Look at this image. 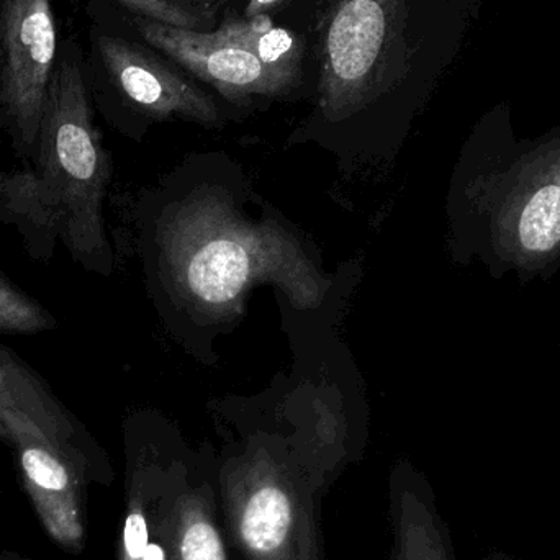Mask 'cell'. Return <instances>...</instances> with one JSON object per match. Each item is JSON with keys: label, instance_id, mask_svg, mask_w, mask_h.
Returning <instances> with one entry per match:
<instances>
[{"label": "cell", "instance_id": "2e32d148", "mask_svg": "<svg viewBox=\"0 0 560 560\" xmlns=\"http://www.w3.org/2000/svg\"><path fill=\"white\" fill-rule=\"evenodd\" d=\"M287 0H246L245 9L240 13H232V15L240 16L243 20L256 19V16L269 15L279 9Z\"/></svg>", "mask_w": 560, "mask_h": 560}, {"label": "cell", "instance_id": "7c38bea8", "mask_svg": "<svg viewBox=\"0 0 560 560\" xmlns=\"http://www.w3.org/2000/svg\"><path fill=\"white\" fill-rule=\"evenodd\" d=\"M56 319L28 293L0 275V331L35 335L55 328Z\"/></svg>", "mask_w": 560, "mask_h": 560}, {"label": "cell", "instance_id": "4fadbf2b", "mask_svg": "<svg viewBox=\"0 0 560 560\" xmlns=\"http://www.w3.org/2000/svg\"><path fill=\"white\" fill-rule=\"evenodd\" d=\"M180 560H226L225 548L215 526L203 515L184 518L179 533Z\"/></svg>", "mask_w": 560, "mask_h": 560}, {"label": "cell", "instance_id": "30bf717a", "mask_svg": "<svg viewBox=\"0 0 560 560\" xmlns=\"http://www.w3.org/2000/svg\"><path fill=\"white\" fill-rule=\"evenodd\" d=\"M238 526L243 545L253 555H278L292 533L293 506L289 495L275 483L256 487L243 505Z\"/></svg>", "mask_w": 560, "mask_h": 560}, {"label": "cell", "instance_id": "9a60e30c", "mask_svg": "<svg viewBox=\"0 0 560 560\" xmlns=\"http://www.w3.org/2000/svg\"><path fill=\"white\" fill-rule=\"evenodd\" d=\"M408 560H444L440 538L427 516L418 520L408 538Z\"/></svg>", "mask_w": 560, "mask_h": 560}, {"label": "cell", "instance_id": "52a82bcc", "mask_svg": "<svg viewBox=\"0 0 560 560\" xmlns=\"http://www.w3.org/2000/svg\"><path fill=\"white\" fill-rule=\"evenodd\" d=\"M85 9L124 23L138 38L176 61L197 81L215 89L236 110L253 108L261 101L289 97L302 88V82L269 68L252 49L233 42L219 28L210 32L177 28L92 3Z\"/></svg>", "mask_w": 560, "mask_h": 560}, {"label": "cell", "instance_id": "9c48e42d", "mask_svg": "<svg viewBox=\"0 0 560 560\" xmlns=\"http://www.w3.org/2000/svg\"><path fill=\"white\" fill-rule=\"evenodd\" d=\"M223 35L245 48L252 49L266 66L283 72L299 82H305L306 43L292 30L262 15L252 20L226 15L219 26Z\"/></svg>", "mask_w": 560, "mask_h": 560}, {"label": "cell", "instance_id": "3957f363", "mask_svg": "<svg viewBox=\"0 0 560 560\" xmlns=\"http://www.w3.org/2000/svg\"><path fill=\"white\" fill-rule=\"evenodd\" d=\"M85 51L74 36L59 43L32 167L0 173V222L16 226L35 259L56 242L98 276L114 272L104 199L110 160L94 120Z\"/></svg>", "mask_w": 560, "mask_h": 560}, {"label": "cell", "instance_id": "5bb4252c", "mask_svg": "<svg viewBox=\"0 0 560 560\" xmlns=\"http://www.w3.org/2000/svg\"><path fill=\"white\" fill-rule=\"evenodd\" d=\"M150 545L147 518L137 502L131 503L124 526V560H143Z\"/></svg>", "mask_w": 560, "mask_h": 560}, {"label": "cell", "instance_id": "277c9868", "mask_svg": "<svg viewBox=\"0 0 560 560\" xmlns=\"http://www.w3.org/2000/svg\"><path fill=\"white\" fill-rule=\"evenodd\" d=\"M85 51L89 88L95 108L128 138L140 140L148 128L183 120L222 128L232 118L215 95L176 61L138 38L124 23L88 12Z\"/></svg>", "mask_w": 560, "mask_h": 560}, {"label": "cell", "instance_id": "e0dca14e", "mask_svg": "<svg viewBox=\"0 0 560 560\" xmlns=\"http://www.w3.org/2000/svg\"><path fill=\"white\" fill-rule=\"evenodd\" d=\"M143 560H164V551L158 545H148Z\"/></svg>", "mask_w": 560, "mask_h": 560}, {"label": "cell", "instance_id": "ba28073f", "mask_svg": "<svg viewBox=\"0 0 560 560\" xmlns=\"http://www.w3.org/2000/svg\"><path fill=\"white\" fill-rule=\"evenodd\" d=\"M493 242L518 268H541L560 252V138L526 154L492 215Z\"/></svg>", "mask_w": 560, "mask_h": 560}, {"label": "cell", "instance_id": "7a4b0ae2", "mask_svg": "<svg viewBox=\"0 0 560 560\" xmlns=\"http://www.w3.org/2000/svg\"><path fill=\"white\" fill-rule=\"evenodd\" d=\"M469 19L470 0H318L312 108L289 143L319 144L345 166L392 160Z\"/></svg>", "mask_w": 560, "mask_h": 560}, {"label": "cell", "instance_id": "8992f818", "mask_svg": "<svg viewBox=\"0 0 560 560\" xmlns=\"http://www.w3.org/2000/svg\"><path fill=\"white\" fill-rule=\"evenodd\" d=\"M0 440L15 450L23 486L48 535L68 551L84 542V483L92 450L62 440L0 395Z\"/></svg>", "mask_w": 560, "mask_h": 560}, {"label": "cell", "instance_id": "ac0fdd59", "mask_svg": "<svg viewBox=\"0 0 560 560\" xmlns=\"http://www.w3.org/2000/svg\"><path fill=\"white\" fill-rule=\"evenodd\" d=\"M180 2L186 3V5L196 7V9L209 10V12H213L212 7H210V3H212L213 0H180Z\"/></svg>", "mask_w": 560, "mask_h": 560}, {"label": "cell", "instance_id": "6da1fadb", "mask_svg": "<svg viewBox=\"0 0 560 560\" xmlns=\"http://www.w3.org/2000/svg\"><path fill=\"white\" fill-rule=\"evenodd\" d=\"M258 194L235 161L194 156L161 179L138 209L148 290L166 328L200 361L245 315L255 287L272 283L295 308H318L332 278L305 235Z\"/></svg>", "mask_w": 560, "mask_h": 560}, {"label": "cell", "instance_id": "8fae6325", "mask_svg": "<svg viewBox=\"0 0 560 560\" xmlns=\"http://www.w3.org/2000/svg\"><path fill=\"white\" fill-rule=\"evenodd\" d=\"M82 2L85 5L92 3V5L107 7L127 15L144 16V19L166 23L177 28L210 32L215 23L213 12L186 5L180 0H82Z\"/></svg>", "mask_w": 560, "mask_h": 560}, {"label": "cell", "instance_id": "5b68a950", "mask_svg": "<svg viewBox=\"0 0 560 560\" xmlns=\"http://www.w3.org/2000/svg\"><path fill=\"white\" fill-rule=\"evenodd\" d=\"M59 43L52 0H0V127L30 163Z\"/></svg>", "mask_w": 560, "mask_h": 560}]
</instances>
